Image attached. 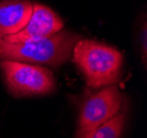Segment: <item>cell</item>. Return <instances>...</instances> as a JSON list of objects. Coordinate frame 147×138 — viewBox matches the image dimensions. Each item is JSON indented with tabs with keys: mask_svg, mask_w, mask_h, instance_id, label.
<instances>
[{
	"mask_svg": "<svg viewBox=\"0 0 147 138\" xmlns=\"http://www.w3.org/2000/svg\"><path fill=\"white\" fill-rule=\"evenodd\" d=\"M125 120H126L125 112L120 111L111 120L92 129L91 132H89L80 138H121L123 128L125 126Z\"/></svg>",
	"mask_w": 147,
	"mask_h": 138,
	"instance_id": "52a82bcc",
	"label": "cell"
},
{
	"mask_svg": "<svg viewBox=\"0 0 147 138\" xmlns=\"http://www.w3.org/2000/svg\"><path fill=\"white\" fill-rule=\"evenodd\" d=\"M63 29L64 22L54 10L41 3H33L31 17L24 28L16 34L5 36L0 40L7 43H18L52 35Z\"/></svg>",
	"mask_w": 147,
	"mask_h": 138,
	"instance_id": "5b68a950",
	"label": "cell"
},
{
	"mask_svg": "<svg viewBox=\"0 0 147 138\" xmlns=\"http://www.w3.org/2000/svg\"><path fill=\"white\" fill-rule=\"evenodd\" d=\"M142 30V35L140 34V45H142V58H143V64L144 66H146V53H147V29H146V21L144 20V24L141 28Z\"/></svg>",
	"mask_w": 147,
	"mask_h": 138,
	"instance_id": "ba28073f",
	"label": "cell"
},
{
	"mask_svg": "<svg viewBox=\"0 0 147 138\" xmlns=\"http://www.w3.org/2000/svg\"><path fill=\"white\" fill-rule=\"evenodd\" d=\"M123 98L115 84L101 88L88 96L79 110L77 138L85 136L92 129L111 120L122 110Z\"/></svg>",
	"mask_w": 147,
	"mask_h": 138,
	"instance_id": "277c9868",
	"label": "cell"
},
{
	"mask_svg": "<svg viewBox=\"0 0 147 138\" xmlns=\"http://www.w3.org/2000/svg\"><path fill=\"white\" fill-rule=\"evenodd\" d=\"M80 38L82 37L79 34L63 29L52 35L18 43L0 40V60H17L57 68L69 60L74 46Z\"/></svg>",
	"mask_w": 147,
	"mask_h": 138,
	"instance_id": "6da1fadb",
	"label": "cell"
},
{
	"mask_svg": "<svg viewBox=\"0 0 147 138\" xmlns=\"http://www.w3.org/2000/svg\"><path fill=\"white\" fill-rule=\"evenodd\" d=\"M71 56L87 85L92 89L115 84L122 76L123 54L108 44L80 38L74 46Z\"/></svg>",
	"mask_w": 147,
	"mask_h": 138,
	"instance_id": "7a4b0ae2",
	"label": "cell"
},
{
	"mask_svg": "<svg viewBox=\"0 0 147 138\" xmlns=\"http://www.w3.org/2000/svg\"><path fill=\"white\" fill-rule=\"evenodd\" d=\"M30 0H0V38L18 33L32 13Z\"/></svg>",
	"mask_w": 147,
	"mask_h": 138,
	"instance_id": "8992f818",
	"label": "cell"
},
{
	"mask_svg": "<svg viewBox=\"0 0 147 138\" xmlns=\"http://www.w3.org/2000/svg\"><path fill=\"white\" fill-rule=\"evenodd\" d=\"M0 70L7 89L13 96H46L56 89L55 76L47 67L17 60H1Z\"/></svg>",
	"mask_w": 147,
	"mask_h": 138,
	"instance_id": "3957f363",
	"label": "cell"
}]
</instances>
